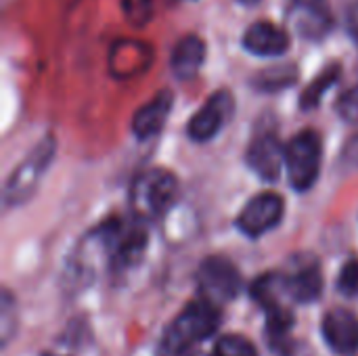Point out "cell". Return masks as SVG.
Segmentation results:
<instances>
[{"label": "cell", "instance_id": "obj_18", "mask_svg": "<svg viewBox=\"0 0 358 356\" xmlns=\"http://www.w3.org/2000/svg\"><path fill=\"white\" fill-rule=\"evenodd\" d=\"M294 327V315L289 308L281 306V308H275L268 313V319H266V334H268V340L271 344L275 346L277 342H285L289 332Z\"/></svg>", "mask_w": 358, "mask_h": 356}, {"label": "cell", "instance_id": "obj_14", "mask_svg": "<svg viewBox=\"0 0 358 356\" xmlns=\"http://www.w3.org/2000/svg\"><path fill=\"white\" fill-rule=\"evenodd\" d=\"M252 298L266 311H275V308H281V300L283 296H289L287 292V279H285V273H266L262 277H258L250 290Z\"/></svg>", "mask_w": 358, "mask_h": 356}, {"label": "cell", "instance_id": "obj_22", "mask_svg": "<svg viewBox=\"0 0 358 356\" xmlns=\"http://www.w3.org/2000/svg\"><path fill=\"white\" fill-rule=\"evenodd\" d=\"M336 109L342 115V120H346V122H358V84L352 86L350 90H346L338 99Z\"/></svg>", "mask_w": 358, "mask_h": 356}, {"label": "cell", "instance_id": "obj_13", "mask_svg": "<svg viewBox=\"0 0 358 356\" xmlns=\"http://www.w3.org/2000/svg\"><path fill=\"white\" fill-rule=\"evenodd\" d=\"M203 61H206V42L199 36L189 34L176 42L170 57V67L178 80H191L197 76Z\"/></svg>", "mask_w": 358, "mask_h": 356}, {"label": "cell", "instance_id": "obj_6", "mask_svg": "<svg viewBox=\"0 0 358 356\" xmlns=\"http://www.w3.org/2000/svg\"><path fill=\"white\" fill-rule=\"evenodd\" d=\"M233 97L229 90H218L214 92L203 107L189 120L187 126V134L191 136V141L195 143H206L210 138H214L224 124L229 122V118L233 115Z\"/></svg>", "mask_w": 358, "mask_h": 356}, {"label": "cell", "instance_id": "obj_5", "mask_svg": "<svg viewBox=\"0 0 358 356\" xmlns=\"http://www.w3.org/2000/svg\"><path fill=\"white\" fill-rule=\"evenodd\" d=\"M197 283L201 298L218 306L237 298L241 290V275L229 258L210 256L199 264Z\"/></svg>", "mask_w": 358, "mask_h": 356}, {"label": "cell", "instance_id": "obj_12", "mask_svg": "<svg viewBox=\"0 0 358 356\" xmlns=\"http://www.w3.org/2000/svg\"><path fill=\"white\" fill-rule=\"evenodd\" d=\"M172 109V92L162 90L157 92L149 103H145L134 115H132V132L136 138L145 141L162 132L168 115Z\"/></svg>", "mask_w": 358, "mask_h": 356}, {"label": "cell", "instance_id": "obj_8", "mask_svg": "<svg viewBox=\"0 0 358 356\" xmlns=\"http://www.w3.org/2000/svg\"><path fill=\"white\" fill-rule=\"evenodd\" d=\"M289 298L302 304H310L323 294V273L317 258L302 254L296 256L285 273Z\"/></svg>", "mask_w": 358, "mask_h": 356}, {"label": "cell", "instance_id": "obj_25", "mask_svg": "<svg viewBox=\"0 0 358 356\" xmlns=\"http://www.w3.org/2000/svg\"><path fill=\"white\" fill-rule=\"evenodd\" d=\"M239 4H245V6H252V4H258L260 0H237Z\"/></svg>", "mask_w": 358, "mask_h": 356}, {"label": "cell", "instance_id": "obj_9", "mask_svg": "<svg viewBox=\"0 0 358 356\" xmlns=\"http://www.w3.org/2000/svg\"><path fill=\"white\" fill-rule=\"evenodd\" d=\"M248 166L262 180H277L285 166V145L275 134L254 138L248 149Z\"/></svg>", "mask_w": 358, "mask_h": 356}, {"label": "cell", "instance_id": "obj_24", "mask_svg": "<svg viewBox=\"0 0 358 356\" xmlns=\"http://www.w3.org/2000/svg\"><path fill=\"white\" fill-rule=\"evenodd\" d=\"M298 6H315V4H321V0H296Z\"/></svg>", "mask_w": 358, "mask_h": 356}, {"label": "cell", "instance_id": "obj_21", "mask_svg": "<svg viewBox=\"0 0 358 356\" xmlns=\"http://www.w3.org/2000/svg\"><path fill=\"white\" fill-rule=\"evenodd\" d=\"M338 290L348 298L358 296V260H350L342 266L338 277Z\"/></svg>", "mask_w": 358, "mask_h": 356}, {"label": "cell", "instance_id": "obj_19", "mask_svg": "<svg viewBox=\"0 0 358 356\" xmlns=\"http://www.w3.org/2000/svg\"><path fill=\"white\" fill-rule=\"evenodd\" d=\"M212 356H258L256 348L243 336H224L214 346Z\"/></svg>", "mask_w": 358, "mask_h": 356}, {"label": "cell", "instance_id": "obj_7", "mask_svg": "<svg viewBox=\"0 0 358 356\" xmlns=\"http://www.w3.org/2000/svg\"><path fill=\"white\" fill-rule=\"evenodd\" d=\"M283 218V199L277 193H260L252 197L241 214L237 216V227L248 237H260L275 229Z\"/></svg>", "mask_w": 358, "mask_h": 356}, {"label": "cell", "instance_id": "obj_26", "mask_svg": "<svg viewBox=\"0 0 358 356\" xmlns=\"http://www.w3.org/2000/svg\"><path fill=\"white\" fill-rule=\"evenodd\" d=\"M42 356H61V355H52V353H46V355H42Z\"/></svg>", "mask_w": 358, "mask_h": 356}, {"label": "cell", "instance_id": "obj_15", "mask_svg": "<svg viewBox=\"0 0 358 356\" xmlns=\"http://www.w3.org/2000/svg\"><path fill=\"white\" fill-rule=\"evenodd\" d=\"M340 76H342V65H340V63L327 65V67H325V69H323V71L304 88V92H302V97H300V109L310 111V109L319 107L321 101H323V97H325V92L340 80Z\"/></svg>", "mask_w": 358, "mask_h": 356}, {"label": "cell", "instance_id": "obj_16", "mask_svg": "<svg viewBox=\"0 0 358 356\" xmlns=\"http://www.w3.org/2000/svg\"><path fill=\"white\" fill-rule=\"evenodd\" d=\"M329 25H331V19H329V13L315 4V6H298V15H296V27L302 36L306 38H323L327 31H329Z\"/></svg>", "mask_w": 358, "mask_h": 356}, {"label": "cell", "instance_id": "obj_1", "mask_svg": "<svg viewBox=\"0 0 358 356\" xmlns=\"http://www.w3.org/2000/svg\"><path fill=\"white\" fill-rule=\"evenodd\" d=\"M178 195V180L170 170L153 168L141 172L130 189L132 210L141 220L164 216Z\"/></svg>", "mask_w": 358, "mask_h": 356}, {"label": "cell", "instance_id": "obj_11", "mask_svg": "<svg viewBox=\"0 0 358 356\" xmlns=\"http://www.w3.org/2000/svg\"><path fill=\"white\" fill-rule=\"evenodd\" d=\"M243 46L258 57H279L289 48V36L271 21H256L245 29Z\"/></svg>", "mask_w": 358, "mask_h": 356}, {"label": "cell", "instance_id": "obj_4", "mask_svg": "<svg viewBox=\"0 0 358 356\" xmlns=\"http://www.w3.org/2000/svg\"><path fill=\"white\" fill-rule=\"evenodd\" d=\"M52 157H55V138L46 136L31 149V153L10 174L6 189H4V201L8 206H21L23 201H27L34 195Z\"/></svg>", "mask_w": 358, "mask_h": 356}, {"label": "cell", "instance_id": "obj_2", "mask_svg": "<svg viewBox=\"0 0 358 356\" xmlns=\"http://www.w3.org/2000/svg\"><path fill=\"white\" fill-rule=\"evenodd\" d=\"M220 327V311L208 300L191 302L168 327L166 348L170 355H180L197 342L212 338Z\"/></svg>", "mask_w": 358, "mask_h": 356}, {"label": "cell", "instance_id": "obj_17", "mask_svg": "<svg viewBox=\"0 0 358 356\" xmlns=\"http://www.w3.org/2000/svg\"><path fill=\"white\" fill-rule=\"evenodd\" d=\"M296 78H298L296 65H277V67H268V69L260 71L254 78V86L262 92H273V90L292 86L296 82Z\"/></svg>", "mask_w": 358, "mask_h": 356}, {"label": "cell", "instance_id": "obj_20", "mask_svg": "<svg viewBox=\"0 0 358 356\" xmlns=\"http://www.w3.org/2000/svg\"><path fill=\"white\" fill-rule=\"evenodd\" d=\"M122 8L130 23H134L136 27H143L151 19L153 0H122Z\"/></svg>", "mask_w": 358, "mask_h": 356}, {"label": "cell", "instance_id": "obj_23", "mask_svg": "<svg viewBox=\"0 0 358 356\" xmlns=\"http://www.w3.org/2000/svg\"><path fill=\"white\" fill-rule=\"evenodd\" d=\"M346 27H348L350 36H355L358 40V0L350 4V8L346 13Z\"/></svg>", "mask_w": 358, "mask_h": 356}, {"label": "cell", "instance_id": "obj_3", "mask_svg": "<svg viewBox=\"0 0 358 356\" xmlns=\"http://www.w3.org/2000/svg\"><path fill=\"white\" fill-rule=\"evenodd\" d=\"M321 159L323 143L315 130H302L285 145V168L296 191H308L317 183Z\"/></svg>", "mask_w": 358, "mask_h": 356}, {"label": "cell", "instance_id": "obj_10", "mask_svg": "<svg viewBox=\"0 0 358 356\" xmlns=\"http://www.w3.org/2000/svg\"><path fill=\"white\" fill-rule=\"evenodd\" d=\"M325 342L340 355H352L358 350V317L346 308H336L323 319Z\"/></svg>", "mask_w": 358, "mask_h": 356}]
</instances>
